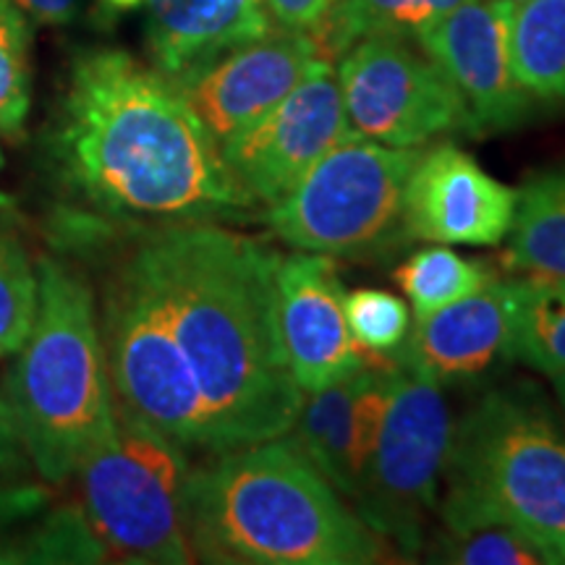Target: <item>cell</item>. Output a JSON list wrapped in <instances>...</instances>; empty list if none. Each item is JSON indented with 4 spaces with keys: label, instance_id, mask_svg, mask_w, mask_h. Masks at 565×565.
<instances>
[{
    "label": "cell",
    "instance_id": "cell-1",
    "mask_svg": "<svg viewBox=\"0 0 565 565\" xmlns=\"http://www.w3.org/2000/svg\"><path fill=\"white\" fill-rule=\"evenodd\" d=\"M121 242L97 301L116 408L207 456L291 433L303 393L278 333L280 254L223 223Z\"/></svg>",
    "mask_w": 565,
    "mask_h": 565
},
{
    "label": "cell",
    "instance_id": "cell-2",
    "mask_svg": "<svg viewBox=\"0 0 565 565\" xmlns=\"http://www.w3.org/2000/svg\"><path fill=\"white\" fill-rule=\"evenodd\" d=\"M45 158L66 196L126 228L228 223L257 210L175 84L124 51L74 61Z\"/></svg>",
    "mask_w": 565,
    "mask_h": 565
},
{
    "label": "cell",
    "instance_id": "cell-3",
    "mask_svg": "<svg viewBox=\"0 0 565 565\" xmlns=\"http://www.w3.org/2000/svg\"><path fill=\"white\" fill-rule=\"evenodd\" d=\"M194 561L217 565H370L380 534L341 500L291 435L212 454L186 479Z\"/></svg>",
    "mask_w": 565,
    "mask_h": 565
},
{
    "label": "cell",
    "instance_id": "cell-4",
    "mask_svg": "<svg viewBox=\"0 0 565 565\" xmlns=\"http://www.w3.org/2000/svg\"><path fill=\"white\" fill-rule=\"evenodd\" d=\"M34 273L38 309L11 353L3 398L26 461L47 484H63L116 424V404L92 282L51 254L34 263Z\"/></svg>",
    "mask_w": 565,
    "mask_h": 565
},
{
    "label": "cell",
    "instance_id": "cell-5",
    "mask_svg": "<svg viewBox=\"0 0 565 565\" xmlns=\"http://www.w3.org/2000/svg\"><path fill=\"white\" fill-rule=\"evenodd\" d=\"M443 479L448 532L503 526L565 563V424L542 395L484 393L454 424Z\"/></svg>",
    "mask_w": 565,
    "mask_h": 565
},
{
    "label": "cell",
    "instance_id": "cell-6",
    "mask_svg": "<svg viewBox=\"0 0 565 565\" xmlns=\"http://www.w3.org/2000/svg\"><path fill=\"white\" fill-rule=\"evenodd\" d=\"M186 450L116 408V424L76 466V500L110 561L192 563L186 524Z\"/></svg>",
    "mask_w": 565,
    "mask_h": 565
},
{
    "label": "cell",
    "instance_id": "cell-7",
    "mask_svg": "<svg viewBox=\"0 0 565 565\" xmlns=\"http://www.w3.org/2000/svg\"><path fill=\"white\" fill-rule=\"evenodd\" d=\"M419 147H391L351 131L263 212V223L299 252L372 257L408 244L406 183Z\"/></svg>",
    "mask_w": 565,
    "mask_h": 565
},
{
    "label": "cell",
    "instance_id": "cell-8",
    "mask_svg": "<svg viewBox=\"0 0 565 565\" xmlns=\"http://www.w3.org/2000/svg\"><path fill=\"white\" fill-rule=\"evenodd\" d=\"M450 433L454 422L440 385L398 366L383 429L351 503L374 534L406 555L424 547V524L437 505Z\"/></svg>",
    "mask_w": 565,
    "mask_h": 565
},
{
    "label": "cell",
    "instance_id": "cell-9",
    "mask_svg": "<svg viewBox=\"0 0 565 565\" xmlns=\"http://www.w3.org/2000/svg\"><path fill=\"white\" fill-rule=\"evenodd\" d=\"M338 84L353 131L391 147H422L466 134L469 113L448 74L404 38H366L338 58Z\"/></svg>",
    "mask_w": 565,
    "mask_h": 565
},
{
    "label": "cell",
    "instance_id": "cell-10",
    "mask_svg": "<svg viewBox=\"0 0 565 565\" xmlns=\"http://www.w3.org/2000/svg\"><path fill=\"white\" fill-rule=\"evenodd\" d=\"M351 131L333 61L320 58L275 108L223 141L221 158L254 204L270 207Z\"/></svg>",
    "mask_w": 565,
    "mask_h": 565
},
{
    "label": "cell",
    "instance_id": "cell-11",
    "mask_svg": "<svg viewBox=\"0 0 565 565\" xmlns=\"http://www.w3.org/2000/svg\"><path fill=\"white\" fill-rule=\"evenodd\" d=\"M511 11L500 0H469L416 40L454 82L475 139L519 129L540 108L513 74Z\"/></svg>",
    "mask_w": 565,
    "mask_h": 565
},
{
    "label": "cell",
    "instance_id": "cell-12",
    "mask_svg": "<svg viewBox=\"0 0 565 565\" xmlns=\"http://www.w3.org/2000/svg\"><path fill=\"white\" fill-rule=\"evenodd\" d=\"M275 296L282 356L303 395L349 380L366 366L345 322V288L333 257L280 254Z\"/></svg>",
    "mask_w": 565,
    "mask_h": 565
},
{
    "label": "cell",
    "instance_id": "cell-13",
    "mask_svg": "<svg viewBox=\"0 0 565 565\" xmlns=\"http://www.w3.org/2000/svg\"><path fill=\"white\" fill-rule=\"evenodd\" d=\"M320 58L309 32L273 30L173 84L221 147L275 108Z\"/></svg>",
    "mask_w": 565,
    "mask_h": 565
},
{
    "label": "cell",
    "instance_id": "cell-14",
    "mask_svg": "<svg viewBox=\"0 0 565 565\" xmlns=\"http://www.w3.org/2000/svg\"><path fill=\"white\" fill-rule=\"evenodd\" d=\"M519 189L505 186L454 141L422 150L406 183L408 242L498 246L511 233Z\"/></svg>",
    "mask_w": 565,
    "mask_h": 565
},
{
    "label": "cell",
    "instance_id": "cell-15",
    "mask_svg": "<svg viewBox=\"0 0 565 565\" xmlns=\"http://www.w3.org/2000/svg\"><path fill=\"white\" fill-rule=\"evenodd\" d=\"M513 280H492L437 312L419 317L395 362L435 385L463 383L511 362Z\"/></svg>",
    "mask_w": 565,
    "mask_h": 565
},
{
    "label": "cell",
    "instance_id": "cell-16",
    "mask_svg": "<svg viewBox=\"0 0 565 565\" xmlns=\"http://www.w3.org/2000/svg\"><path fill=\"white\" fill-rule=\"evenodd\" d=\"M100 11H141L147 53L171 82L273 32L263 0H100Z\"/></svg>",
    "mask_w": 565,
    "mask_h": 565
},
{
    "label": "cell",
    "instance_id": "cell-17",
    "mask_svg": "<svg viewBox=\"0 0 565 565\" xmlns=\"http://www.w3.org/2000/svg\"><path fill=\"white\" fill-rule=\"evenodd\" d=\"M508 236V273L519 278H565V171L529 175L519 189Z\"/></svg>",
    "mask_w": 565,
    "mask_h": 565
},
{
    "label": "cell",
    "instance_id": "cell-18",
    "mask_svg": "<svg viewBox=\"0 0 565 565\" xmlns=\"http://www.w3.org/2000/svg\"><path fill=\"white\" fill-rule=\"evenodd\" d=\"M469 0H338L309 30L324 61H338L366 38L419 40Z\"/></svg>",
    "mask_w": 565,
    "mask_h": 565
},
{
    "label": "cell",
    "instance_id": "cell-19",
    "mask_svg": "<svg viewBox=\"0 0 565 565\" xmlns=\"http://www.w3.org/2000/svg\"><path fill=\"white\" fill-rule=\"evenodd\" d=\"M513 74L540 105L565 103V0H526L511 11Z\"/></svg>",
    "mask_w": 565,
    "mask_h": 565
},
{
    "label": "cell",
    "instance_id": "cell-20",
    "mask_svg": "<svg viewBox=\"0 0 565 565\" xmlns=\"http://www.w3.org/2000/svg\"><path fill=\"white\" fill-rule=\"evenodd\" d=\"M353 377L307 393L301 401L291 435L303 456L312 461L320 475L335 487L343 498L356 492V475H353V435H351V404H353Z\"/></svg>",
    "mask_w": 565,
    "mask_h": 565
},
{
    "label": "cell",
    "instance_id": "cell-21",
    "mask_svg": "<svg viewBox=\"0 0 565 565\" xmlns=\"http://www.w3.org/2000/svg\"><path fill=\"white\" fill-rule=\"evenodd\" d=\"M511 362L565 377V278L513 280Z\"/></svg>",
    "mask_w": 565,
    "mask_h": 565
},
{
    "label": "cell",
    "instance_id": "cell-22",
    "mask_svg": "<svg viewBox=\"0 0 565 565\" xmlns=\"http://www.w3.org/2000/svg\"><path fill=\"white\" fill-rule=\"evenodd\" d=\"M393 278L404 288L414 317L419 320V317L433 315L463 296L482 291L484 286L498 280V273L484 259L461 257L448 246H433V249L412 254L393 273Z\"/></svg>",
    "mask_w": 565,
    "mask_h": 565
},
{
    "label": "cell",
    "instance_id": "cell-23",
    "mask_svg": "<svg viewBox=\"0 0 565 565\" xmlns=\"http://www.w3.org/2000/svg\"><path fill=\"white\" fill-rule=\"evenodd\" d=\"M105 561H110L108 550L74 498L66 503H51L38 515L21 540L17 565Z\"/></svg>",
    "mask_w": 565,
    "mask_h": 565
},
{
    "label": "cell",
    "instance_id": "cell-24",
    "mask_svg": "<svg viewBox=\"0 0 565 565\" xmlns=\"http://www.w3.org/2000/svg\"><path fill=\"white\" fill-rule=\"evenodd\" d=\"M345 322L366 366H395V356L412 333L408 303L380 288L345 294Z\"/></svg>",
    "mask_w": 565,
    "mask_h": 565
},
{
    "label": "cell",
    "instance_id": "cell-25",
    "mask_svg": "<svg viewBox=\"0 0 565 565\" xmlns=\"http://www.w3.org/2000/svg\"><path fill=\"white\" fill-rule=\"evenodd\" d=\"M32 108V26L0 0V137H19Z\"/></svg>",
    "mask_w": 565,
    "mask_h": 565
},
{
    "label": "cell",
    "instance_id": "cell-26",
    "mask_svg": "<svg viewBox=\"0 0 565 565\" xmlns=\"http://www.w3.org/2000/svg\"><path fill=\"white\" fill-rule=\"evenodd\" d=\"M38 309V273L24 242L0 221V359L11 356L30 333Z\"/></svg>",
    "mask_w": 565,
    "mask_h": 565
},
{
    "label": "cell",
    "instance_id": "cell-27",
    "mask_svg": "<svg viewBox=\"0 0 565 565\" xmlns=\"http://www.w3.org/2000/svg\"><path fill=\"white\" fill-rule=\"evenodd\" d=\"M429 561L458 565H540L545 563V557L511 529L482 526L440 536L429 550Z\"/></svg>",
    "mask_w": 565,
    "mask_h": 565
},
{
    "label": "cell",
    "instance_id": "cell-28",
    "mask_svg": "<svg viewBox=\"0 0 565 565\" xmlns=\"http://www.w3.org/2000/svg\"><path fill=\"white\" fill-rule=\"evenodd\" d=\"M53 503L47 482L26 475L0 479V565H17L19 547L38 515Z\"/></svg>",
    "mask_w": 565,
    "mask_h": 565
},
{
    "label": "cell",
    "instance_id": "cell-29",
    "mask_svg": "<svg viewBox=\"0 0 565 565\" xmlns=\"http://www.w3.org/2000/svg\"><path fill=\"white\" fill-rule=\"evenodd\" d=\"M338 0H263L267 17L280 30L309 32L328 13Z\"/></svg>",
    "mask_w": 565,
    "mask_h": 565
},
{
    "label": "cell",
    "instance_id": "cell-30",
    "mask_svg": "<svg viewBox=\"0 0 565 565\" xmlns=\"http://www.w3.org/2000/svg\"><path fill=\"white\" fill-rule=\"evenodd\" d=\"M30 469L24 448H21L17 422L6 398L0 395V479L6 477H21Z\"/></svg>",
    "mask_w": 565,
    "mask_h": 565
},
{
    "label": "cell",
    "instance_id": "cell-31",
    "mask_svg": "<svg viewBox=\"0 0 565 565\" xmlns=\"http://www.w3.org/2000/svg\"><path fill=\"white\" fill-rule=\"evenodd\" d=\"M30 21L47 26H61L74 21L79 13V0H11Z\"/></svg>",
    "mask_w": 565,
    "mask_h": 565
},
{
    "label": "cell",
    "instance_id": "cell-32",
    "mask_svg": "<svg viewBox=\"0 0 565 565\" xmlns=\"http://www.w3.org/2000/svg\"><path fill=\"white\" fill-rule=\"evenodd\" d=\"M553 383H555V393H557V398H561V406L565 412V377H557V380H553Z\"/></svg>",
    "mask_w": 565,
    "mask_h": 565
},
{
    "label": "cell",
    "instance_id": "cell-33",
    "mask_svg": "<svg viewBox=\"0 0 565 565\" xmlns=\"http://www.w3.org/2000/svg\"><path fill=\"white\" fill-rule=\"evenodd\" d=\"M13 207V200L6 192H0V210H9Z\"/></svg>",
    "mask_w": 565,
    "mask_h": 565
},
{
    "label": "cell",
    "instance_id": "cell-34",
    "mask_svg": "<svg viewBox=\"0 0 565 565\" xmlns=\"http://www.w3.org/2000/svg\"><path fill=\"white\" fill-rule=\"evenodd\" d=\"M500 3H505V6H508V9H515V6L526 3V0H500Z\"/></svg>",
    "mask_w": 565,
    "mask_h": 565
},
{
    "label": "cell",
    "instance_id": "cell-35",
    "mask_svg": "<svg viewBox=\"0 0 565 565\" xmlns=\"http://www.w3.org/2000/svg\"><path fill=\"white\" fill-rule=\"evenodd\" d=\"M3 166H6V158H3V147H0V171H3Z\"/></svg>",
    "mask_w": 565,
    "mask_h": 565
}]
</instances>
